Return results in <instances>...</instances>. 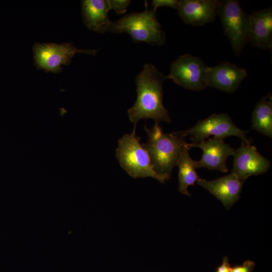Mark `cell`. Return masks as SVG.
Segmentation results:
<instances>
[{"label": "cell", "instance_id": "cell-1", "mask_svg": "<svg viewBox=\"0 0 272 272\" xmlns=\"http://www.w3.org/2000/svg\"><path fill=\"white\" fill-rule=\"evenodd\" d=\"M168 79L153 64L147 63L135 78L137 98L127 113L129 120L135 129L138 121L142 119L170 123L169 111L163 104V84Z\"/></svg>", "mask_w": 272, "mask_h": 272}, {"label": "cell", "instance_id": "cell-2", "mask_svg": "<svg viewBox=\"0 0 272 272\" xmlns=\"http://www.w3.org/2000/svg\"><path fill=\"white\" fill-rule=\"evenodd\" d=\"M144 129L148 139L142 144L149 154L154 169L158 173L171 176L179 155L187 144L185 137L171 133H164L159 123L151 129Z\"/></svg>", "mask_w": 272, "mask_h": 272}, {"label": "cell", "instance_id": "cell-3", "mask_svg": "<svg viewBox=\"0 0 272 272\" xmlns=\"http://www.w3.org/2000/svg\"><path fill=\"white\" fill-rule=\"evenodd\" d=\"M140 141L141 138L135 134V129L118 140L116 157L120 166L133 178L151 177L164 183L170 179V176L155 171L149 154Z\"/></svg>", "mask_w": 272, "mask_h": 272}, {"label": "cell", "instance_id": "cell-4", "mask_svg": "<svg viewBox=\"0 0 272 272\" xmlns=\"http://www.w3.org/2000/svg\"><path fill=\"white\" fill-rule=\"evenodd\" d=\"M108 31L127 33L135 42H145L153 45H162L166 37L153 10L133 12L111 22Z\"/></svg>", "mask_w": 272, "mask_h": 272}, {"label": "cell", "instance_id": "cell-5", "mask_svg": "<svg viewBox=\"0 0 272 272\" xmlns=\"http://www.w3.org/2000/svg\"><path fill=\"white\" fill-rule=\"evenodd\" d=\"M218 15L233 52L238 56L248 42L249 15L243 10L239 1L225 0L220 1Z\"/></svg>", "mask_w": 272, "mask_h": 272}, {"label": "cell", "instance_id": "cell-6", "mask_svg": "<svg viewBox=\"0 0 272 272\" xmlns=\"http://www.w3.org/2000/svg\"><path fill=\"white\" fill-rule=\"evenodd\" d=\"M34 63L37 70L58 74L61 72L62 65H69L76 53H83L96 56L97 49H80L72 42H35L32 48Z\"/></svg>", "mask_w": 272, "mask_h": 272}, {"label": "cell", "instance_id": "cell-7", "mask_svg": "<svg viewBox=\"0 0 272 272\" xmlns=\"http://www.w3.org/2000/svg\"><path fill=\"white\" fill-rule=\"evenodd\" d=\"M248 132L237 126L227 113L213 114L206 119L198 120L193 126L188 129L174 132L184 137L190 136L192 143L199 142L210 136L222 139L236 136L240 138L244 143L250 144L247 137Z\"/></svg>", "mask_w": 272, "mask_h": 272}, {"label": "cell", "instance_id": "cell-8", "mask_svg": "<svg viewBox=\"0 0 272 272\" xmlns=\"http://www.w3.org/2000/svg\"><path fill=\"white\" fill-rule=\"evenodd\" d=\"M208 67L201 58L183 54L171 63L167 79L187 90L200 91L208 87Z\"/></svg>", "mask_w": 272, "mask_h": 272}, {"label": "cell", "instance_id": "cell-9", "mask_svg": "<svg viewBox=\"0 0 272 272\" xmlns=\"http://www.w3.org/2000/svg\"><path fill=\"white\" fill-rule=\"evenodd\" d=\"M233 156L231 172L243 181L251 176L265 173L270 168L269 161L257 151L256 147L243 142Z\"/></svg>", "mask_w": 272, "mask_h": 272}, {"label": "cell", "instance_id": "cell-10", "mask_svg": "<svg viewBox=\"0 0 272 272\" xmlns=\"http://www.w3.org/2000/svg\"><path fill=\"white\" fill-rule=\"evenodd\" d=\"M189 145L191 148H199L203 152L200 160L196 161V168H206L223 172L228 171L226 161L228 157L233 156L235 150L223 139L213 137Z\"/></svg>", "mask_w": 272, "mask_h": 272}, {"label": "cell", "instance_id": "cell-11", "mask_svg": "<svg viewBox=\"0 0 272 272\" xmlns=\"http://www.w3.org/2000/svg\"><path fill=\"white\" fill-rule=\"evenodd\" d=\"M220 3L219 0H180L178 13L187 25L203 26L215 21Z\"/></svg>", "mask_w": 272, "mask_h": 272}, {"label": "cell", "instance_id": "cell-12", "mask_svg": "<svg viewBox=\"0 0 272 272\" xmlns=\"http://www.w3.org/2000/svg\"><path fill=\"white\" fill-rule=\"evenodd\" d=\"M247 76V72L244 69L224 61L216 66L208 67V87L228 93H233Z\"/></svg>", "mask_w": 272, "mask_h": 272}, {"label": "cell", "instance_id": "cell-13", "mask_svg": "<svg viewBox=\"0 0 272 272\" xmlns=\"http://www.w3.org/2000/svg\"><path fill=\"white\" fill-rule=\"evenodd\" d=\"M243 182L232 172L215 180L199 178L196 181L220 200L227 210L239 199Z\"/></svg>", "mask_w": 272, "mask_h": 272}, {"label": "cell", "instance_id": "cell-14", "mask_svg": "<svg viewBox=\"0 0 272 272\" xmlns=\"http://www.w3.org/2000/svg\"><path fill=\"white\" fill-rule=\"evenodd\" d=\"M248 42L258 48H272V8L252 12L249 14Z\"/></svg>", "mask_w": 272, "mask_h": 272}, {"label": "cell", "instance_id": "cell-15", "mask_svg": "<svg viewBox=\"0 0 272 272\" xmlns=\"http://www.w3.org/2000/svg\"><path fill=\"white\" fill-rule=\"evenodd\" d=\"M81 5L83 23L89 30L101 34L108 31L111 22L108 0H83Z\"/></svg>", "mask_w": 272, "mask_h": 272}, {"label": "cell", "instance_id": "cell-16", "mask_svg": "<svg viewBox=\"0 0 272 272\" xmlns=\"http://www.w3.org/2000/svg\"><path fill=\"white\" fill-rule=\"evenodd\" d=\"M191 148L189 143H187L182 149L176 164L179 169L178 190L188 196L190 195L187 190L188 187L194 186L200 178L196 171V161L190 157L188 153Z\"/></svg>", "mask_w": 272, "mask_h": 272}, {"label": "cell", "instance_id": "cell-17", "mask_svg": "<svg viewBox=\"0 0 272 272\" xmlns=\"http://www.w3.org/2000/svg\"><path fill=\"white\" fill-rule=\"evenodd\" d=\"M252 129L272 137V96L270 93L256 104L252 115Z\"/></svg>", "mask_w": 272, "mask_h": 272}, {"label": "cell", "instance_id": "cell-18", "mask_svg": "<svg viewBox=\"0 0 272 272\" xmlns=\"http://www.w3.org/2000/svg\"><path fill=\"white\" fill-rule=\"evenodd\" d=\"M130 2L129 0H108L110 9L114 10L117 15L125 13Z\"/></svg>", "mask_w": 272, "mask_h": 272}, {"label": "cell", "instance_id": "cell-19", "mask_svg": "<svg viewBox=\"0 0 272 272\" xmlns=\"http://www.w3.org/2000/svg\"><path fill=\"white\" fill-rule=\"evenodd\" d=\"M153 10L156 11L157 9L161 7H167L177 9L179 5L178 0H153L152 3Z\"/></svg>", "mask_w": 272, "mask_h": 272}, {"label": "cell", "instance_id": "cell-20", "mask_svg": "<svg viewBox=\"0 0 272 272\" xmlns=\"http://www.w3.org/2000/svg\"><path fill=\"white\" fill-rule=\"evenodd\" d=\"M255 263L253 261L247 260L242 264L236 265L231 267L230 272H252L255 267Z\"/></svg>", "mask_w": 272, "mask_h": 272}, {"label": "cell", "instance_id": "cell-21", "mask_svg": "<svg viewBox=\"0 0 272 272\" xmlns=\"http://www.w3.org/2000/svg\"><path fill=\"white\" fill-rule=\"evenodd\" d=\"M231 267L229 262L228 258L225 256L223 259L222 263L217 267L216 272H230Z\"/></svg>", "mask_w": 272, "mask_h": 272}]
</instances>
